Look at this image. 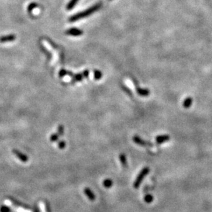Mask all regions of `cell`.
Listing matches in <instances>:
<instances>
[{
    "instance_id": "obj_1",
    "label": "cell",
    "mask_w": 212,
    "mask_h": 212,
    "mask_svg": "<svg viewBox=\"0 0 212 212\" xmlns=\"http://www.w3.org/2000/svg\"><path fill=\"white\" fill-rule=\"evenodd\" d=\"M101 6H102L101 5V3L96 4L94 5V6H92V7L89 8L85 10V11L81 12V13L76 14V15H73L72 17H70L69 21H72V22H74V21H78L80 19H83V18H85V17H89V16L92 15V14L94 13L95 12H96L97 11H98V10L100 8Z\"/></svg>"
},
{
    "instance_id": "obj_2",
    "label": "cell",
    "mask_w": 212,
    "mask_h": 212,
    "mask_svg": "<svg viewBox=\"0 0 212 212\" xmlns=\"http://www.w3.org/2000/svg\"><path fill=\"white\" fill-rule=\"evenodd\" d=\"M150 168L148 167H145L143 169L141 170V172L139 173L138 176H137L135 181L133 183V187L135 189H137V188L139 187L141 184H142V182H143V180L144 178L146 177V176L149 174L150 172Z\"/></svg>"
},
{
    "instance_id": "obj_3",
    "label": "cell",
    "mask_w": 212,
    "mask_h": 212,
    "mask_svg": "<svg viewBox=\"0 0 212 212\" xmlns=\"http://www.w3.org/2000/svg\"><path fill=\"white\" fill-rule=\"evenodd\" d=\"M132 140L135 143L138 144L139 146H147V147H151V146H153L151 142H149V141H146L144 139L141 138L140 137H139L138 135H135L133 137H132Z\"/></svg>"
},
{
    "instance_id": "obj_4",
    "label": "cell",
    "mask_w": 212,
    "mask_h": 212,
    "mask_svg": "<svg viewBox=\"0 0 212 212\" xmlns=\"http://www.w3.org/2000/svg\"><path fill=\"white\" fill-rule=\"evenodd\" d=\"M13 152L21 161L23 162V163H25V162L28 161V157H27V156H26L24 154H23L22 152H21L20 151H19L18 150L14 149L13 150Z\"/></svg>"
},
{
    "instance_id": "obj_5",
    "label": "cell",
    "mask_w": 212,
    "mask_h": 212,
    "mask_svg": "<svg viewBox=\"0 0 212 212\" xmlns=\"http://www.w3.org/2000/svg\"><path fill=\"white\" fill-rule=\"evenodd\" d=\"M170 139V137L168 135H158L156 137L155 141L156 144H161L165 143V142H168Z\"/></svg>"
},
{
    "instance_id": "obj_6",
    "label": "cell",
    "mask_w": 212,
    "mask_h": 212,
    "mask_svg": "<svg viewBox=\"0 0 212 212\" xmlns=\"http://www.w3.org/2000/svg\"><path fill=\"white\" fill-rule=\"evenodd\" d=\"M84 193L85 195L87 196V198L90 200V201H94L96 199V195H95L94 192L92 191V189H89V188L86 187L84 189Z\"/></svg>"
},
{
    "instance_id": "obj_7",
    "label": "cell",
    "mask_w": 212,
    "mask_h": 212,
    "mask_svg": "<svg viewBox=\"0 0 212 212\" xmlns=\"http://www.w3.org/2000/svg\"><path fill=\"white\" fill-rule=\"evenodd\" d=\"M66 34L69 35H72V36H80V35H82V31L77 28H72L68 30L66 32Z\"/></svg>"
},
{
    "instance_id": "obj_8",
    "label": "cell",
    "mask_w": 212,
    "mask_h": 212,
    "mask_svg": "<svg viewBox=\"0 0 212 212\" xmlns=\"http://www.w3.org/2000/svg\"><path fill=\"white\" fill-rule=\"evenodd\" d=\"M16 39V37L13 35H7V36H3L0 37V42L4 43V42H8V41H13Z\"/></svg>"
},
{
    "instance_id": "obj_9",
    "label": "cell",
    "mask_w": 212,
    "mask_h": 212,
    "mask_svg": "<svg viewBox=\"0 0 212 212\" xmlns=\"http://www.w3.org/2000/svg\"><path fill=\"white\" fill-rule=\"evenodd\" d=\"M137 92L141 96H148L150 95L149 90L146 89L140 88V87H137Z\"/></svg>"
},
{
    "instance_id": "obj_10",
    "label": "cell",
    "mask_w": 212,
    "mask_h": 212,
    "mask_svg": "<svg viewBox=\"0 0 212 212\" xmlns=\"http://www.w3.org/2000/svg\"><path fill=\"white\" fill-rule=\"evenodd\" d=\"M192 103H193V99L191 97H188V98L185 99V100L183 101V107L185 108H189L192 105Z\"/></svg>"
},
{
    "instance_id": "obj_11",
    "label": "cell",
    "mask_w": 212,
    "mask_h": 212,
    "mask_svg": "<svg viewBox=\"0 0 212 212\" xmlns=\"http://www.w3.org/2000/svg\"><path fill=\"white\" fill-rule=\"evenodd\" d=\"M120 160L121 163L124 167H127L128 163H127V158H126V156L124 154H121L120 155Z\"/></svg>"
},
{
    "instance_id": "obj_12",
    "label": "cell",
    "mask_w": 212,
    "mask_h": 212,
    "mask_svg": "<svg viewBox=\"0 0 212 212\" xmlns=\"http://www.w3.org/2000/svg\"><path fill=\"white\" fill-rule=\"evenodd\" d=\"M113 181L110 179H105L104 181H103V183H102L103 186H104V187H106V188L111 187L113 186Z\"/></svg>"
},
{
    "instance_id": "obj_13",
    "label": "cell",
    "mask_w": 212,
    "mask_h": 212,
    "mask_svg": "<svg viewBox=\"0 0 212 212\" xmlns=\"http://www.w3.org/2000/svg\"><path fill=\"white\" fill-rule=\"evenodd\" d=\"M78 1L79 0H71V1L69 2L68 4H67V10L72 9L73 8L76 6V4L78 3Z\"/></svg>"
},
{
    "instance_id": "obj_14",
    "label": "cell",
    "mask_w": 212,
    "mask_h": 212,
    "mask_svg": "<svg viewBox=\"0 0 212 212\" xmlns=\"http://www.w3.org/2000/svg\"><path fill=\"white\" fill-rule=\"evenodd\" d=\"M154 198L151 194H146V195L144 197V201L147 203H151L152 201H153Z\"/></svg>"
},
{
    "instance_id": "obj_15",
    "label": "cell",
    "mask_w": 212,
    "mask_h": 212,
    "mask_svg": "<svg viewBox=\"0 0 212 212\" xmlns=\"http://www.w3.org/2000/svg\"><path fill=\"white\" fill-rule=\"evenodd\" d=\"M102 77V74L100 71L96 70L94 72V78L96 80H100V79Z\"/></svg>"
},
{
    "instance_id": "obj_16",
    "label": "cell",
    "mask_w": 212,
    "mask_h": 212,
    "mask_svg": "<svg viewBox=\"0 0 212 212\" xmlns=\"http://www.w3.org/2000/svg\"><path fill=\"white\" fill-rule=\"evenodd\" d=\"M59 138V135L57 133H54V134H51V136H50V138H49V139H50V141L51 142H56L58 141Z\"/></svg>"
},
{
    "instance_id": "obj_17",
    "label": "cell",
    "mask_w": 212,
    "mask_h": 212,
    "mask_svg": "<svg viewBox=\"0 0 212 212\" xmlns=\"http://www.w3.org/2000/svg\"><path fill=\"white\" fill-rule=\"evenodd\" d=\"M63 133H64V127H63V125H59L57 127V134L60 137L62 136Z\"/></svg>"
},
{
    "instance_id": "obj_18",
    "label": "cell",
    "mask_w": 212,
    "mask_h": 212,
    "mask_svg": "<svg viewBox=\"0 0 212 212\" xmlns=\"http://www.w3.org/2000/svg\"><path fill=\"white\" fill-rule=\"evenodd\" d=\"M11 209L8 206L6 205H2L0 207V212H11Z\"/></svg>"
},
{
    "instance_id": "obj_19",
    "label": "cell",
    "mask_w": 212,
    "mask_h": 212,
    "mask_svg": "<svg viewBox=\"0 0 212 212\" xmlns=\"http://www.w3.org/2000/svg\"><path fill=\"white\" fill-rule=\"evenodd\" d=\"M65 146H66V143H65V141H59V142H58V147L59 149L61 150H63L64 149V148H65Z\"/></svg>"
},
{
    "instance_id": "obj_20",
    "label": "cell",
    "mask_w": 212,
    "mask_h": 212,
    "mask_svg": "<svg viewBox=\"0 0 212 212\" xmlns=\"http://www.w3.org/2000/svg\"><path fill=\"white\" fill-rule=\"evenodd\" d=\"M83 74H77L74 76V81H80L83 78Z\"/></svg>"
},
{
    "instance_id": "obj_21",
    "label": "cell",
    "mask_w": 212,
    "mask_h": 212,
    "mask_svg": "<svg viewBox=\"0 0 212 212\" xmlns=\"http://www.w3.org/2000/svg\"><path fill=\"white\" fill-rule=\"evenodd\" d=\"M45 208H46V207H45V205H43V203H41V212H47L46 209H45Z\"/></svg>"
},
{
    "instance_id": "obj_22",
    "label": "cell",
    "mask_w": 212,
    "mask_h": 212,
    "mask_svg": "<svg viewBox=\"0 0 212 212\" xmlns=\"http://www.w3.org/2000/svg\"><path fill=\"white\" fill-rule=\"evenodd\" d=\"M67 74V72H65V70H62V71H61V72H60V73H59V74H60V76H61V77L64 76H65V74Z\"/></svg>"
},
{
    "instance_id": "obj_23",
    "label": "cell",
    "mask_w": 212,
    "mask_h": 212,
    "mask_svg": "<svg viewBox=\"0 0 212 212\" xmlns=\"http://www.w3.org/2000/svg\"><path fill=\"white\" fill-rule=\"evenodd\" d=\"M36 6H37V5L35 4H32L30 5V6H29V8H28L29 11H30L31 8H32V9L36 7Z\"/></svg>"
},
{
    "instance_id": "obj_24",
    "label": "cell",
    "mask_w": 212,
    "mask_h": 212,
    "mask_svg": "<svg viewBox=\"0 0 212 212\" xmlns=\"http://www.w3.org/2000/svg\"><path fill=\"white\" fill-rule=\"evenodd\" d=\"M82 74H83V76H84V77H87L89 75V72L88 71H85V72H83Z\"/></svg>"
}]
</instances>
